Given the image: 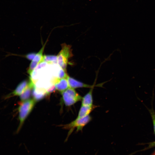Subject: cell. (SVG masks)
<instances>
[{"label":"cell","instance_id":"6da1fadb","mask_svg":"<svg viewBox=\"0 0 155 155\" xmlns=\"http://www.w3.org/2000/svg\"><path fill=\"white\" fill-rule=\"evenodd\" d=\"M36 101L34 99H30L21 101L18 108V118L20 121L17 132L21 129L25 120L32 110Z\"/></svg>","mask_w":155,"mask_h":155},{"label":"cell","instance_id":"4fadbf2b","mask_svg":"<svg viewBox=\"0 0 155 155\" xmlns=\"http://www.w3.org/2000/svg\"><path fill=\"white\" fill-rule=\"evenodd\" d=\"M45 44L42 47L40 51L36 54L32 61H34L39 64L43 62V52L44 51Z\"/></svg>","mask_w":155,"mask_h":155},{"label":"cell","instance_id":"ba28073f","mask_svg":"<svg viewBox=\"0 0 155 155\" xmlns=\"http://www.w3.org/2000/svg\"><path fill=\"white\" fill-rule=\"evenodd\" d=\"M54 85L56 89L61 92L69 88L67 78L58 79Z\"/></svg>","mask_w":155,"mask_h":155},{"label":"cell","instance_id":"30bf717a","mask_svg":"<svg viewBox=\"0 0 155 155\" xmlns=\"http://www.w3.org/2000/svg\"><path fill=\"white\" fill-rule=\"evenodd\" d=\"M35 85L33 82L30 79L28 85L23 92L20 96L21 101L27 100L30 98L31 94V90Z\"/></svg>","mask_w":155,"mask_h":155},{"label":"cell","instance_id":"8fae6325","mask_svg":"<svg viewBox=\"0 0 155 155\" xmlns=\"http://www.w3.org/2000/svg\"><path fill=\"white\" fill-rule=\"evenodd\" d=\"M94 88H90L81 100V105H93V91Z\"/></svg>","mask_w":155,"mask_h":155},{"label":"cell","instance_id":"3957f363","mask_svg":"<svg viewBox=\"0 0 155 155\" xmlns=\"http://www.w3.org/2000/svg\"><path fill=\"white\" fill-rule=\"evenodd\" d=\"M92 119V117L90 115L81 118L77 117L69 123L65 125L64 128L69 130L68 136H69L75 128H76L77 132L82 131L84 127L89 123Z\"/></svg>","mask_w":155,"mask_h":155},{"label":"cell","instance_id":"5bb4252c","mask_svg":"<svg viewBox=\"0 0 155 155\" xmlns=\"http://www.w3.org/2000/svg\"><path fill=\"white\" fill-rule=\"evenodd\" d=\"M38 64H39L38 63L33 61H32L30 65L29 68L27 71V73L30 75V76L31 75L33 71L36 67Z\"/></svg>","mask_w":155,"mask_h":155},{"label":"cell","instance_id":"9c48e42d","mask_svg":"<svg viewBox=\"0 0 155 155\" xmlns=\"http://www.w3.org/2000/svg\"><path fill=\"white\" fill-rule=\"evenodd\" d=\"M32 94L33 99L36 101L43 98L48 94L45 90L36 87L34 85L32 89Z\"/></svg>","mask_w":155,"mask_h":155},{"label":"cell","instance_id":"8992f818","mask_svg":"<svg viewBox=\"0 0 155 155\" xmlns=\"http://www.w3.org/2000/svg\"><path fill=\"white\" fill-rule=\"evenodd\" d=\"M28 83L26 80L21 82L12 92L5 96V99H7L14 96H20L27 87Z\"/></svg>","mask_w":155,"mask_h":155},{"label":"cell","instance_id":"7a4b0ae2","mask_svg":"<svg viewBox=\"0 0 155 155\" xmlns=\"http://www.w3.org/2000/svg\"><path fill=\"white\" fill-rule=\"evenodd\" d=\"M61 46L62 49L57 55V63L61 68L66 71L68 59L73 55L70 45L63 44Z\"/></svg>","mask_w":155,"mask_h":155},{"label":"cell","instance_id":"ac0fdd59","mask_svg":"<svg viewBox=\"0 0 155 155\" xmlns=\"http://www.w3.org/2000/svg\"><path fill=\"white\" fill-rule=\"evenodd\" d=\"M152 155H155V152H154V153L152 154Z\"/></svg>","mask_w":155,"mask_h":155},{"label":"cell","instance_id":"277c9868","mask_svg":"<svg viewBox=\"0 0 155 155\" xmlns=\"http://www.w3.org/2000/svg\"><path fill=\"white\" fill-rule=\"evenodd\" d=\"M61 93L63 102L67 106H71L77 102L81 101L82 98L74 89L71 88H68Z\"/></svg>","mask_w":155,"mask_h":155},{"label":"cell","instance_id":"e0dca14e","mask_svg":"<svg viewBox=\"0 0 155 155\" xmlns=\"http://www.w3.org/2000/svg\"><path fill=\"white\" fill-rule=\"evenodd\" d=\"M36 54L34 53H28L26 55V58L29 60H33L36 56Z\"/></svg>","mask_w":155,"mask_h":155},{"label":"cell","instance_id":"2e32d148","mask_svg":"<svg viewBox=\"0 0 155 155\" xmlns=\"http://www.w3.org/2000/svg\"><path fill=\"white\" fill-rule=\"evenodd\" d=\"M153 123L154 131L155 134V113L153 109L150 110Z\"/></svg>","mask_w":155,"mask_h":155},{"label":"cell","instance_id":"5b68a950","mask_svg":"<svg viewBox=\"0 0 155 155\" xmlns=\"http://www.w3.org/2000/svg\"><path fill=\"white\" fill-rule=\"evenodd\" d=\"M69 88L73 89L79 88H94L95 86H100V84L96 85L88 84L79 81L68 75L67 77Z\"/></svg>","mask_w":155,"mask_h":155},{"label":"cell","instance_id":"7c38bea8","mask_svg":"<svg viewBox=\"0 0 155 155\" xmlns=\"http://www.w3.org/2000/svg\"><path fill=\"white\" fill-rule=\"evenodd\" d=\"M43 61L49 64H56L57 63V56L53 55H44L43 57Z\"/></svg>","mask_w":155,"mask_h":155},{"label":"cell","instance_id":"52a82bcc","mask_svg":"<svg viewBox=\"0 0 155 155\" xmlns=\"http://www.w3.org/2000/svg\"><path fill=\"white\" fill-rule=\"evenodd\" d=\"M97 106L92 105H81L77 117H83L89 115L90 113Z\"/></svg>","mask_w":155,"mask_h":155},{"label":"cell","instance_id":"9a60e30c","mask_svg":"<svg viewBox=\"0 0 155 155\" xmlns=\"http://www.w3.org/2000/svg\"><path fill=\"white\" fill-rule=\"evenodd\" d=\"M68 75L65 71L60 68L59 72L58 78L59 79L67 78Z\"/></svg>","mask_w":155,"mask_h":155}]
</instances>
